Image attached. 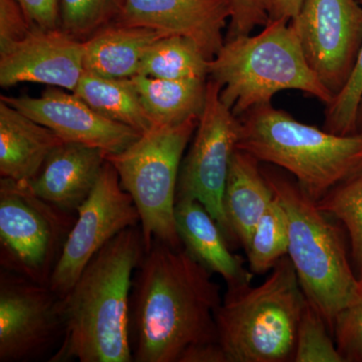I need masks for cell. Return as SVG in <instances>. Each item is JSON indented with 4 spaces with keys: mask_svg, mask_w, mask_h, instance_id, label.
<instances>
[{
    "mask_svg": "<svg viewBox=\"0 0 362 362\" xmlns=\"http://www.w3.org/2000/svg\"><path fill=\"white\" fill-rule=\"evenodd\" d=\"M223 297L213 273L185 247L154 240L136 269L131 293L135 362H180L187 350L218 342Z\"/></svg>",
    "mask_w": 362,
    "mask_h": 362,
    "instance_id": "cell-1",
    "label": "cell"
},
{
    "mask_svg": "<svg viewBox=\"0 0 362 362\" xmlns=\"http://www.w3.org/2000/svg\"><path fill=\"white\" fill-rule=\"evenodd\" d=\"M145 254L140 226L119 233L59 298L64 334L49 362H132L131 293Z\"/></svg>",
    "mask_w": 362,
    "mask_h": 362,
    "instance_id": "cell-2",
    "label": "cell"
},
{
    "mask_svg": "<svg viewBox=\"0 0 362 362\" xmlns=\"http://www.w3.org/2000/svg\"><path fill=\"white\" fill-rule=\"evenodd\" d=\"M239 119L237 149L288 171L314 202L362 171V133L319 129L272 103L254 107Z\"/></svg>",
    "mask_w": 362,
    "mask_h": 362,
    "instance_id": "cell-3",
    "label": "cell"
},
{
    "mask_svg": "<svg viewBox=\"0 0 362 362\" xmlns=\"http://www.w3.org/2000/svg\"><path fill=\"white\" fill-rule=\"evenodd\" d=\"M223 103L240 117L276 94L299 90L327 106L334 99L312 70L297 33L287 20H270L258 35L226 40L209 63Z\"/></svg>",
    "mask_w": 362,
    "mask_h": 362,
    "instance_id": "cell-4",
    "label": "cell"
},
{
    "mask_svg": "<svg viewBox=\"0 0 362 362\" xmlns=\"http://www.w3.org/2000/svg\"><path fill=\"white\" fill-rule=\"evenodd\" d=\"M263 173L287 216L288 257L302 291L332 333L335 317L361 290L344 233L296 181L269 168Z\"/></svg>",
    "mask_w": 362,
    "mask_h": 362,
    "instance_id": "cell-5",
    "label": "cell"
},
{
    "mask_svg": "<svg viewBox=\"0 0 362 362\" xmlns=\"http://www.w3.org/2000/svg\"><path fill=\"white\" fill-rule=\"evenodd\" d=\"M306 297L286 256L257 287L228 286L216 314L218 342L228 362L294 361Z\"/></svg>",
    "mask_w": 362,
    "mask_h": 362,
    "instance_id": "cell-6",
    "label": "cell"
},
{
    "mask_svg": "<svg viewBox=\"0 0 362 362\" xmlns=\"http://www.w3.org/2000/svg\"><path fill=\"white\" fill-rule=\"evenodd\" d=\"M199 118L170 126H152L119 153L107 156L140 216L145 252L154 240L182 247L176 230V190L183 156Z\"/></svg>",
    "mask_w": 362,
    "mask_h": 362,
    "instance_id": "cell-7",
    "label": "cell"
},
{
    "mask_svg": "<svg viewBox=\"0 0 362 362\" xmlns=\"http://www.w3.org/2000/svg\"><path fill=\"white\" fill-rule=\"evenodd\" d=\"M76 214L37 197L28 183L0 180V265L42 285L52 273Z\"/></svg>",
    "mask_w": 362,
    "mask_h": 362,
    "instance_id": "cell-8",
    "label": "cell"
},
{
    "mask_svg": "<svg viewBox=\"0 0 362 362\" xmlns=\"http://www.w3.org/2000/svg\"><path fill=\"white\" fill-rule=\"evenodd\" d=\"M220 84L207 80L206 98L192 145L181 163L176 202H201L228 244L235 245L223 209L226 178L240 139V122L221 98Z\"/></svg>",
    "mask_w": 362,
    "mask_h": 362,
    "instance_id": "cell-9",
    "label": "cell"
},
{
    "mask_svg": "<svg viewBox=\"0 0 362 362\" xmlns=\"http://www.w3.org/2000/svg\"><path fill=\"white\" fill-rule=\"evenodd\" d=\"M140 225L132 197L106 161L88 199L78 209L49 287L59 298L73 287L90 259L119 233Z\"/></svg>",
    "mask_w": 362,
    "mask_h": 362,
    "instance_id": "cell-10",
    "label": "cell"
},
{
    "mask_svg": "<svg viewBox=\"0 0 362 362\" xmlns=\"http://www.w3.org/2000/svg\"><path fill=\"white\" fill-rule=\"evenodd\" d=\"M291 25L323 85L337 96L349 83L362 47L358 0H304Z\"/></svg>",
    "mask_w": 362,
    "mask_h": 362,
    "instance_id": "cell-11",
    "label": "cell"
},
{
    "mask_svg": "<svg viewBox=\"0 0 362 362\" xmlns=\"http://www.w3.org/2000/svg\"><path fill=\"white\" fill-rule=\"evenodd\" d=\"M63 334L59 297L51 287L1 269L0 362L37 361Z\"/></svg>",
    "mask_w": 362,
    "mask_h": 362,
    "instance_id": "cell-12",
    "label": "cell"
},
{
    "mask_svg": "<svg viewBox=\"0 0 362 362\" xmlns=\"http://www.w3.org/2000/svg\"><path fill=\"white\" fill-rule=\"evenodd\" d=\"M26 116L52 130L65 142L103 150L107 156L127 148L141 135L95 111L74 92L47 87L40 97L1 96Z\"/></svg>",
    "mask_w": 362,
    "mask_h": 362,
    "instance_id": "cell-13",
    "label": "cell"
},
{
    "mask_svg": "<svg viewBox=\"0 0 362 362\" xmlns=\"http://www.w3.org/2000/svg\"><path fill=\"white\" fill-rule=\"evenodd\" d=\"M84 40L61 28H35L0 51V85L35 83L74 92L84 75Z\"/></svg>",
    "mask_w": 362,
    "mask_h": 362,
    "instance_id": "cell-14",
    "label": "cell"
},
{
    "mask_svg": "<svg viewBox=\"0 0 362 362\" xmlns=\"http://www.w3.org/2000/svg\"><path fill=\"white\" fill-rule=\"evenodd\" d=\"M230 14L228 0H115L111 21L187 37L211 61L225 44Z\"/></svg>",
    "mask_w": 362,
    "mask_h": 362,
    "instance_id": "cell-15",
    "label": "cell"
},
{
    "mask_svg": "<svg viewBox=\"0 0 362 362\" xmlns=\"http://www.w3.org/2000/svg\"><path fill=\"white\" fill-rule=\"evenodd\" d=\"M106 161L103 150L63 141L28 185L45 202L76 214L92 192Z\"/></svg>",
    "mask_w": 362,
    "mask_h": 362,
    "instance_id": "cell-16",
    "label": "cell"
},
{
    "mask_svg": "<svg viewBox=\"0 0 362 362\" xmlns=\"http://www.w3.org/2000/svg\"><path fill=\"white\" fill-rule=\"evenodd\" d=\"M176 230L185 251L201 265L218 274L228 286L251 283L252 273L242 257L233 254L218 223L201 202L180 199L175 204Z\"/></svg>",
    "mask_w": 362,
    "mask_h": 362,
    "instance_id": "cell-17",
    "label": "cell"
},
{
    "mask_svg": "<svg viewBox=\"0 0 362 362\" xmlns=\"http://www.w3.org/2000/svg\"><path fill=\"white\" fill-rule=\"evenodd\" d=\"M63 142L52 130L0 100V175L30 183Z\"/></svg>",
    "mask_w": 362,
    "mask_h": 362,
    "instance_id": "cell-18",
    "label": "cell"
},
{
    "mask_svg": "<svg viewBox=\"0 0 362 362\" xmlns=\"http://www.w3.org/2000/svg\"><path fill=\"white\" fill-rule=\"evenodd\" d=\"M256 157L237 149L228 169L223 209L235 244L245 252L252 233L275 194Z\"/></svg>",
    "mask_w": 362,
    "mask_h": 362,
    "instance_id": "cell-19",
    "label": "cell"
},
{
    "mask_svg": "<svg viewBox=\"0 0 362 362\" xmlns=\"http://www.w3.org/2000/svg\"><path fill=\"white\" fill-rule=\"evenodd\" d=\"M164 37L151 28L111 21L84 40L85 71L109 78L134 77L150 47Z\"/></svg>",
    "mask_w": 362,
    "mask_h": 362,
    "instance_id": "cell-20",
    "label": "cell"
},
{
    "mask_svg": "<svg viewBox=\"0 0 362 362\" xmlns=\"http://www.w3.org/2000/svg\"><path fill=\"white\" fill-rule=\"evenodd\" d=\"M152 126H170L199 118L206 103L207 80L130 78Z\"/></svg>",
    "mask_w": 362,
    "mask_h": 362,
    "instance_id": "cell-21",
    "label": "cell"
},
{
    "mask_svg": "<svg viewBox=\"0 0 362 362\" xmlns=\"http://www.w3.org/2000/svg\"><path fill=\"white\" fill-rule=\"evenodd\" d=\"M74 93L102 116L140 134L152 127L130 78H104L85 71Z\"/></svg>",
    "mask_w": 362,
    "mask_h": 362,
    "instance_id": "cell-22",
    "label": "cell"
},
{
    "mask_svg": "<svg viewBox=\"0 0 362 362\" xmlns=\"http://www.w3.org/2000/svg\"><path fill=\"white\" fill-rule=\"evenodd\" d=\"M209 63L211 59L192 40L168 35L152 45L138 75L165 80H209Z\"/></svg>",
    "mask_w": 362,
    "mask_h": 362,
    "instance_id": "cell-23",
    "label": "cell"
},
{
    "mask_svg": "<svg viewBox=\"0 0 362 362\" xmlns=\"http://www.w3.org/2000/svg\"><path fill=\"white\" fill-rule=\"evenodd\" d=\"M288 251L287 216L275 197L252 233L251 244L246 252L250 271L262 275L273 270L281 259L288 256Z\"/></svg>",
    "mask_w": 362,
    "mask_h": 362,
    "instance_id": "cell-24",
    "label": "cell"
},
{
    "mask_svg": "<svg viewBox=\"0 0 362 362\" xmlns=\"http://www.w3.org/2000/svg\"><path fill=\"white\" fill-rule=\"evenodd\" d=\"M317 206L339 221L349 235L350 257L359 280L362 279V171L331 189Z\"/></svg>",
    "mask_w": 362,
    "mask_h": 362,
    "instance_id": "cell-25",
    "label": "cell"
},
{
    "mask_svg": "<svg viewBox=\"0 0 362 362\" xmlns=\"http://www.w3.org/2000/svg\"><path fill=\"white\" fill-rule=\"evenodd\" d=\"M295 362H344L322 315L308 301L298 327Z\"/></svg>",
    "mask_w": 362,
    "mask_h": 362,
    "instance_id": "cell-26",
    "label": "cell"
},
{
    "mask_svg": "<svg viewBox=\"0 0 362 362\" xmlns=\"http://www.w3.org/2000/svg\"><path fill=\"white\" fill-rule=\"evenodd\" d=\"M59 28L81 40L110 23L115 0H59Z\"/></svg>",
    "mask_w": 362,
    "mask_h": 362,
    "instance_id": "cell-27",
    "label": "cell"
},
{
    "mask_svg": "<svg viewBox=\"0 0 362 362\" xmlns=\"http://www.w3.org/2000/svg\"><path fill=\"white\" fill-rule=\"evenodd\" d=\"M362 4V0H358ZM362 95V47L344 89L326 106L323 129L338 135L356 133V112Z\"/></svg>",
    "mask_w": 362,
    "mask_h": 362,
    "instance_id": "cell-28",
    "label": "cell"
},
{
    "mask_svg": "<svg viewBox=\"0 0 362 362\" xmlns=\"http://www.w3.org/2000/svg\"><path fill=\"white\" fill-rule=\"evenodd\" d=\"M332 335L344 362H362V279L354 301L337 314Z\"/></svg>",
    "mask_w": 362,
    "mask_h": 362,
    "instance_id": "cell-29",
    "label": "cell"
},
{
    "mask_svg": "<svg viewBox=\"0 0 362 362\" xmlns=\"http://www.w3.org/2000/svg\"><path fill=\"white\" fill-rule=\"evenodd\" d=\"M230 20L226 40L251 35L258 26H265L271 18L273 0H228Z\"/></svg>",
    "mask_w": 362,
    "mask_h": 362,
    "instance_id": "cell-30",
    "label": "cell"
},
{
    "mask_svg": "<svg viewBox=\"0 0 362 362\" xmlns=\"http://www.w3.org/2000/svg\"><path fill=\"white\" fill-rule=\"evenodd\" d=\"M33 28L16 0H0V51L25 39Z\"/></svg>",
    "mask_w": 362,
    "mask_h": 362,
    "instance_id": "cell-31",
    "label": "cell"
},
{
    "mask_svg": "<svg viewBox=\"0 0 362 362\" xmlns=\"http://www.w3.org/2000/svg\"><path fill=\"white\" fill-rule=\"evenodd\" d=\"M28 20L37 28H59V0H16Z\"/></svg>",
    "mask_w": 362,
    "mask_h": 362,
    "instance_id": "cell-32",
    "label": "cell"
},
{
    "mask_svg": "<svg viewBox=\"0 0 362 362\" xmlns=\"http://www.w3.org/2000/svg\"><path fill=\"white\" fill-rule=\"evenodd\" d=\"M180 362H228L218 343L199 345L187 350Z\"/></svg>",
    "mask_w": 362,
    "mask_h": 362,
    "instance_id": "cell-33",
    "label": "cell"
},
{
    "mask_svg": "<svg viewBox=\"0 0 362 362\" xmlns=\"http://www.w3.org/2000/svg\"><path fill=\"white\" fill-rule=\"evenodd\" d=\"M304 0H273L270 20H287L296 18Z\"/></svg>",
    "mask_w": 362,
    "mask_h": 362,
    "instance_id": "cell-34",
    "label": "cell"
},
{
    "mask_svg": "<svg viewBox=\"0 0 362 362\" xmlns=\"http://www.w3.org/2000/svg\"><path fill=\"white\" fill-rule=\"evenodd\" d=\"M356 133H362V95L356 112Z\"/></svg>",
    "mask_w": 362,
    "mask_h": 362,
    "instance_id": "cell-35",
    "label": "cell"
}]
</instances>
